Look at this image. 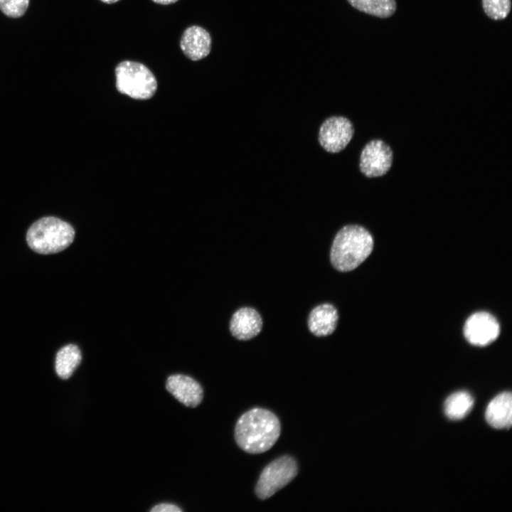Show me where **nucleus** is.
I'll list each match as a JSON object with an SVG mask.
<instances>
[{
    "label": "nucleus",
    "mask_w": 512,
    "mask_h": 512,
    "mask_svg": "<svg viewBox=\"0 0 512 512\" xmlns=\"http://www.w3.org/2000/svg\"><path fill=\"white\" fill-rule=\"evenodd\" d=\"M281 432L278 417L271 411L252 408L238 419L235 427L237 444L249 454H261L276 443Z\"/></svg>",
    "instance_id": "nucleus-1"
},
{
    "label": "nucleus",
    "mask_w": 512,
    "mask_h": 512,
    "mask_svg": "<svg viewBox=\"0 0 512 512\" xmlns=\"http://www.w3.org/2000/svg\"><path fill=\"white\" fill-rule=\"evenodd\" d=\"M373 248V238L366 228L358 224L345 225L332 242L331 263L338 271H351L364 262Z\"/></svg>",
    "instance_id": "nucleus-2"
},
{
    "label": "nucleus",
    "mask_w": 512,
    "mask_h": 512,
    "mask_svg": "<svg viewBox=\"0 0 512 512\" xmlns=\"http://www.w3.org/2000/svg\"><path fill=\"white\" fill-rule=\"evenodd\" d=\"M75 230L67 222L48 216L33 223L28 228L26 240L36 252L43 255L59 252L74 240Z\"/></svg>",
    "instance_id": "nucleus-3"
},
{
    "label": "nucleus",
    "mask_w": 512,
    "mask_h": 512,
    "mask_svg": "<svg viewBox=\"0 0 512 512\" xmlns=\"http://www.w3.org/2000/svg\"><path fill=\"white\" fill-rule=\"evenodd\" d=\"M114 72L116 87L120 93L136 100H148L154 95L156 79L144 64L123 60L116 66Z\"/></svg>",
    "instance_id": "nucleus-4"
},
{
    "label": "nucleus",
    "mask_w": 512,
    "mask_h": 512,
    "mask_svg": "<svg viewBox=\"0 0 512 512\" xmlns=\"http://www.w3.org/2000/svg\"><path fill=\"white\" fill-rule=\"evenodd\" d=\"M296 460L287 455L277 458L261 472L255 486V494L265 500L287 486L297 475Z\"/></svg>",
    "instance_id": "nucleus-5"
},
{
    "label": "nucleus",
    "mask_w": 512,
    "mask_h": 512,
    "mask_svg": "<svg viewBox=\"0 0 512 512\" xmlns=\"http://www.w3.org/2000/svg\"><path fill=\"white\" fill-rule=\"evenodd\" d=\"M354 134L352 122L346 117L333 115L326 118L318 132V142L329 153H338L349 144Z\"/></svg>",
    "instance_id": "nucleus-6"
},
{
    "label": "nucleus",
    "mask_w": 512,
    "mask_h": 512,
    "mask_svg": "<svg viewBox=\"0 0 512 512\" xmlns=\"http://www.w3.org/2000/svg\"><path fill=\"white\" fill-rule=\"evenodd\" d=\"M393 153L390 146L380 139L367 142L361 151L359 170L367 178H376L386 174L390 169Z\"/></svg>",
    "instance_id": "nucleus-7"
},
{
    "label": "nucleus",
    "mask_w": 512,
    "mask_h": 512,
    "mask_svg": "<svg viewBox=\"0 0 512 512\" xmlns=\"http://www.w3.org/2000/svg\"><path fill=\"white\" fill-rule=\"evenodd\" d=\"M499 333V324L495 317L483 311L469 316L464 327V334L466 340L479 346H484L494 341Z\"/></svg>",
    "instance_id": "nucleus-8"
},
{
    "label": "nucleus",
    "mask_w": 512,
    "mask_h": 512,
    "mask_svg": "<svg viewBox=\"0 0 512 512\" xmlns=\"http://www.w3.org/2000/svg\"><path fill=\"white\" fill-rule=\"evenodd\" d=\"M262 328V319L258 311L252 307H242L233 314L230 331L237 339L250 340L257 336Z\"/></svg>",
    "instance_id": "nucleus-9"
},
{
    "label": "nucleus",
    "mask_w": 512,
    "mask_h": 512,
    "mask_svg": "<svg viewBox=\"0 0 512 512\" xmlns=\"http://www.w3.org/2000/svg\"><path fill=\"white\" fill-rule=\"evenodd\" d=\"M166 390L180 402L187 407H195L203 399V389L193 378L181 374L169 376Z\"/></svg>",
    "instance_id": "nucleus-10"
},
{
    "label": "nucleus",
    "mask_w": 512,
    "mask_h": 512,
    "mask_svg": "<svg viewBox=\"0 0 512 512\" xmlns=\"http://www.w3.org/2000/svg\"><path fill=\"white\" fill-rule=\"evenodd\" d=\"M180 47L188 58L193 61L200 60L208 55L210 52V35L201 26H189L182 34Z\"/></svg>",
    "instance_id": "nucleus-11"
},
{
    "label": "nucleus",
    "mask_w": 512,
    "mask_h": 512,
    "mask_svg": "<svg viewBox=\"0 0 512 512\" xmlns=\"http://www.w3.org/2000/svg\"><path fill=\"white\" fill-rule=\"evenodd\" d=\"M338 314L330 303H323L311 309L307 320L309 330L316 336L331 335L337 326Z\"/></svg>",
    "instance_id": "nucleus-12"
},
{
    "label": "nucleus",
    "mask_w": 512,
    "mask_h": 512,
    "mask_svg": "<svg viewBox=\"0 0 512 512\" xmlns=\"http://www.w3.org/2000/svg\"><path fill=\"white\" fill-rule=\"evenodd\" d=\"M485 418L496 429H509L512 423V397L510 392L496 395L489 403Z\"/></svg>",
    "instance_id": "nucleus-13"
},
{
    "label": "nucleus",
    "mask_w": 512,
    "mask_h": 512,
    "mask_svg": "<svg viewBox=\"0 0 512 512\" xmlns=\"http://www.w3.org/2000/svg\"><path fill=\"white\" fill-rule=\"evenodd\" d=\"M82 359L80 348L74 344H68L61 348L55 358V370L62 379L69 378Z\"/></svg>",
    "instance_id": "nucleus-14"
},
{
    "label": "nucleus",
    "mask_w": 512,
    "mask_h": 512,
    "mask_svg": "<svg viewBox=\"0 0 512 512\" xmlns=\"http://www.w3.org/2000/svg\"><path fill=\"white\" fill-rule=\"evenodd\" d=\"M474 405V398L466 391H459L449 395L444 402V410L446 416L452 420H459L466 417Z\"/></svg>",
    "instance_id": "nucleus-15"
},
{
    "label": "nucleus",
    "mask_w": 512,
    "mask_h": 512,
    "mask_svg": "<svg viewBox=\"0 0 512 512\" xmlns=\"http://www.w3.org/2000/svg\"><path fill=\"white\" fill-rule=\"evenodd\" d=\"M357 10L369 15L386 18L392 16L397 9L395 0H347Z\"/></svg>",
    "instance_id": "nucleus-16"
},
{
    "label": "nucleus",
    "mask_w": 512,
    "mask_h": 512,
    "mask_svg": "<svg viewBox=\"0 0 512 512\" xmlns=\"http://www.w3.org/2000/svg\"><path fill=\"white\" fill-rule=\"evenodd\" d=\"M486 15L494 21L506 18L511 9V0H482Z\"/></svg>",
    "instance_id": "nucleus-17"
},
{
    "label": "nucleus",
    "mask_w": 512,
    "mask_h": 512,
    "mask_svg": "<svg viewBox=\"0 0 512 512\" xmlns=\"http://www.w3.org/2000/svg\"><path fill=\"white\" fill-rule=\"evenodd\" d=\"M29 4V0H0V9L6 16L18 18L23 16Z\"/></svg>",
    "instance_id": "nucleus-18"
},
{
    "label": "nucleus",
    "mask_w": 512,
    "mask_h": 512,
    "mask_svg": "<svg viewBox=\"0 0 512 512\" xmlns=\"http://www.w3.org/2000/svg\"><path fill=\"white\" fill-rule=\"evenodd\" d=\"M151 512H181L178 506L171 503H160L151 509Z\"/></svg>",
    "instance_id": "nucleus-19"
},
{
    "label": "nucleus",
    "mask_w": 512,
    "mask_h": 512,
    "mask_svg": "<svg viewBox=\"0 0 512 512\" xmlns=\"http://www.w3.org/2000/svg\"><path fill=\"white\" fill-rule=\"evenodd\" d=\"M154 3L161 4V5H169L172 4L178 1V0H151Z\"/></svg>",
    "instance_id": "nucleus-20"
},
{
    "label": "nucleus",
    "mask_w": 512,
    "mask_h": 512,
    "mask_svg": "<svg viewBox=\"0 0 512 512\" xmlns=\"http://www.w3.org/2000/svg\"><path fill=\"white\" fill-rule=\"evenodd\" d=\"M100 1H101L102 2L105 3V4H111L116 3V2L119 1V0H100Z\"/></svg>",
    "instance_id": "nucleus-21"
}]
</instances>
